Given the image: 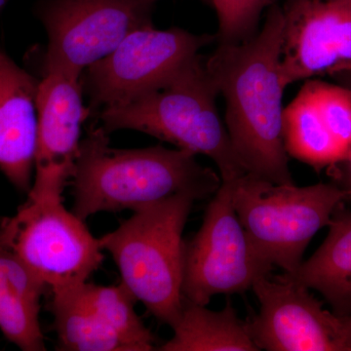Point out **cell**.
<instances>
[{"mask_svg":"<svg viewBox=\"0 0 351 351\" xmlns=\"http://www.w3.org/2000/svg\"><path fill=\"white\" fill-rule=\"evenodd\" d=\"M39 82L0 47V171L25 193L36 170Z\"/></svg>","mask_w":351,"mask_h":351,"instance_id":"13","label":"cell"},{"mask_svg":"<svg viewBox=\"0 0 351 351\" xmlns=\"http://www.w3.org/2000/svg\"><path fill=\"white\" fill-rule=\"evenodd\" d=\"M218 88L198 55L160 86L136 100L99 112L108 134L121 129L143 132L216 163L221 181L246 174L216 107Z\"/></svg>","mask_w":351,"mask_h":351,"instance_id":"3","label":"cell"},{"mask_svg":"<svg viewBox=\"0 0 351 351\" xmlns=\"http://www.w3.org/2000/svg\"><path fill=\"white\" fill-rule=\"evenodd\" d=\"M336 184H276L246 173L233 181V205L261 256L285 274L294 271L314 235L329 226L350 197Z\"/></svg>","mask_w":351,"mask_h":351,"instance_id":"5","label":"cell"},{"mask_svg":"<svg viewBox=\"0 0 351 351\" xmlns=\"http://www.w3.org/2000/svg\"><path fill=\"white\" fill-rule=\"evenodd\" d=\"M283 136L288 156L316 170L336 166L348 152L328 129L306 83L284 108Z\"/></svg>","mask_w":351,"mask_h":351,"instance_id":"18","label":"cell"},{"mask_svg":"<svg viewBox=\"0 0 351 351\" xmlns=\"http://www.w3.org/2000/svg\"><path fill=\"white\" fill-rule=\"evenodd\" d=\"M172 329V338L157 350H260L252 338L248 320L240 319L230 300L221 311H213L184 298Z\"/></svg>","mask_w":351,"mask_h":351,"instance_id":"16","label":"cell"},{"mask_svg":"<svg viewBox=\"0 0 351 351\" xmlns=\"http://www.w3.org/2000/svg\"><path fill=\"white\" fill-rule=\"evenodd\" d=\"M335 80L339 82L341 86H345L351 90V71H346V73H339L338 75H335Z\"/></svg>","mask_w":351,"mask_h":351,"instance_id":"23","label":"cell"},{"mask_svg":"<svg viewBox=\"0 0 351 351\" xmlns=\"http://www.w3.org/2000/svg\"><path fill=\"white\" fill-rule=\"evenodd\" d=\"M282 11L286 87L351 71V0H285Z\"/></svg>","mask_w":351,"mask_h":351,"instance_id":"11","label":"cell"},{"mask_svg":"<svg viewBox=\"0 0 351 351\" xmlns=\"http://www.w3.org/2000/svg\"><path fill=\"white\" fill-rule=\"evenodd\" d=\"M51 295L48 307L54 318L57 350L131 351L92 306L84 283Z\"/></svg>","mask_w":351,"mask_h":351,"instance_id":"17","label":"cell"},{"mask_svg":"<svg viewBox=\"0 0 351 351\" xmlns=\"http://www.w3.org/2000/svg\"><path fill=\"white\" fill-rule=\"evenodd\" d=\"M283 25L282 7L270 4L255 36L219 43L206 66L225 100L226 130L244 169L272 184H294L283 136Z\"/></svg>","mask_w":351,"mask_h":351,"instance_id":"1","label":"cell"},{"mask_svg":"<svg viewBox=\"0 0 351 351\" xmlns=\"http://www.w3.org/2000/svg\"><path fill=\"white\" fill-rule=\"evenodd\" d=\"M216 40L217 36L181 27L159 31L151 25L132 32L117 49L83 71L80 80L91 113L126 105L160 86Z\"/></svg>","mask_w":351,"mask_h":351,"instance_id":"9","label":"cell"},{"mask_svg":"<svg viewBox=\"0 0 351 351\" xmlns=\"http://www.w3.org/2000/svg\"><path fill=\"white\" fill-rule=\"evenodd\" d=\"M271 0H211L219 21L217 40L241 43L258 32L261 16Z\"/></svg>","mask_w":351,"mask_h":351,"instance_id":"20","label":"cell"},{"mask_svg":"<svg viewBox=\"0 0 351 351\" xmlns=\"http://www.w3.org/2000/svg\"><path fill=\"white\" fill-rule=\"evenodd\" d=\"M158 0H38L34 11L48 34L43 73L83 71L117 49L124 38L151 27Z\"/></svg>","mask_w":351,"mask_h":351,"instance_id":"8","label":"cell"},{"mask_svg":"<svg viewBox=\"0 0 351 351\" xmlns=\"http://www.w3.org/2000/svg\"><path fill=\"white\" fill-rule=\"evenodd\" d=\"M0 228L51 294L87 282L105 260L100 239L63 199L27 197L13 217L0 219Z\"/></svg>","mask_w":351,"mask_h":351,"instance_id":"6","label":"cell"},{"mask_svg":"<svg viewBox=\"0 0 351 351\" xmlns=\"http://www.w3.org/2000/svg\"><path fill=\"white\" fill-rule=\"evenodd\" d=\"M270 265L256 250L233 205V181L221 182L195 237L184 243L182 293L207 306L217 295L243 294Z\"/></svg>","mask_w":351,"mask_h":351,"instance_id":"7","label":"cell"},{"mask_svg":"<svg viewBox=\"0 0 351 351\" xmlns=\"http://www.w3.org/2000/svg\"><path fill=\"white\" fill-rule=\"evenodd\" d=\"M339 164L343 165V179L346 182V188L343 189H346L351 195V147L346 158Z\"/></svg>","mask_w":351,"mask_h":351,"instance_id":"22","label":"cell"},{"mask_svg":"<svg viewBox=\"0 0 351 351\" xmlns=\"http://www.w3.org/2000/svg\"><path fill=\"white\" fill-rule=\"evenodd\" d=\"M323 120L346 149L351 147V90L317 80H306Z\"/></svg>","mask_w":351,"mask_h":351,"instance_id":"21","label":"cell"},{"mask_svg":"<svg viewBox=\"0 0 351 351\" xmlns=\"http://www.w3.org/2000/svg\"><path fill=\"white\" fill-rule=\"evenodd\" d=\"M47 292L4 239L0 228V331L24 351L46 350L39 313Z\"/></svg>","mask_w":351,"mask_h":351,"instance_id":"14","label":"cell"},{"mask_svg":"<svg viewBox=\"0 0 351 351\" xmlns=\"http://www.w3.org/2000/svg\"><path fill=\"white\" fill-rule=\"evenodd\" d=\"M221 175L201 165L195 154L162 145L120 149L110 147L103 127L80 141L71 176L73 212L86 221L101 212L141 208L179 193L206 199L221 186Z\"/></svg>","mask_w":351,"mask_h":351,"instance_id":"2","label":"cell"},{"mask_svg":"<svg viewBox=\"0 0 351 351\" xmlns=\"http://www.w3.org/2000/svg\"><path fill=\"white\" fill-rule=\"evenodd\" d=\"M39 82L38 135L34 184L27 197L63 199L80 145L83 122L91 114L82 103L80 78L62 71L43 73Z\"/></svg>","mask_w":351,"mask_h":351,"instance_id":"12","label":"cell"},{"mask_svg":"<svg viewBox=\"0 0 351 351\" xmlns=\"http://www.w3.org/2000/svg\"><path fill=\"white\" fill-rule=\"evenodd\" d=\"M341 318H343V324H345L346 336H348V346H350V350L351 351V314L350 315Z\"/></svg>","mask_w":351,"mask_h":351,"instance_id":"24","label":"cell"},{"mask_svg":"<svg viewBox=\"0 0 351 351\" xmlns=\"http://www.w3.org/2000/svg\"><path fill=\"white\" fill-rule=\"evenodd\" d=\"M319 248L284 278L317 291L339 317L351 314V211L339 204Z\"/></svg>","mask_w":351,"mask_h":351,"instance_id":"15","label":"cell"},{"mask_svg":"<svg viewBox=\"0 0 351 351\" xmlns=\"http://www.w3.org/2000/svg\"><path fill=\"white\" fill-rule=\"evenodd\" d=\"M195 201L189 193H179L147 205L100 237L101 248L119 267L121 283L171 328L182 311V232Z\"/></svg>","mask_w":351,"mask_h":351,"instance_id":"4","label":"cell"},{"mask_svg":"<svg viewBox=\"0 0 351 351\" xmlns=\"http://www.w3.org/2000/svg\"><path fill=\"white\" fill-rule=\"evenodd\" d=\"M252 290L260 311L248 320L254 343L267 351H350L343 318L323 308L311 289L263 276Z\"/></svg>","mask_w":351,"mask_h":351,"instance_id":"10","label":"cell"},{"mask_svg":"<svg viewBox=\"0 0 351 351\" xmlns=\"http://www.w3.org/2000/svg\"><path fill=\"white\" fill-rule=\"evenodd\" d=\"M84 290L94 308L131 351L157 350L156 337L136 313L137 300L123 284L103 286L87 281Z\"/></svg>","mask_w":351,"mask_h":351,"instance_id":"19","label":"cell"},{"mask_svg":"<svg viewBox=\"0 0 351 351\" xmlns=\"http://www.w3.org/2000/svg\"><path fill=\"white\" fill-rule=\"evenodd\" d=\"M8 1L9 0H0V12H1L2 9H3V7L6 5Z\"/></svg>","mask_w":351,"mask_h":351,"instance_id":"25","label":"cell"},{"mask_svg":"<svg viewBox=\"0 0 351 351\" xmlns=\"http://www.w3.org/2000/svg\"><path fill=\"white\" fill-rule=\"evenodd\" d=\"M199 1L203 2L204 4H207V5H211V0H199Z\"/></svg>","mask_w":351,"mask_h":351,"instance_id":"26","label":"cell"}]
</instances>
